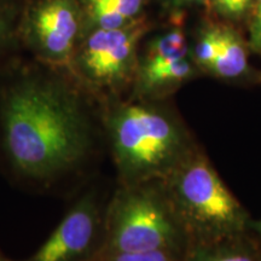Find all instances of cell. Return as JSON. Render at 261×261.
Segmentation results:
<instances>
[{
    "label": "cell",
    "instance_id": "2",
    "mask_svg": "<svg viewBox=\"0 0 261 261\" xmlns=\"http://www.w3.org/2000/svg\"><path fill=\"white\" fill-rule=\"evenodd\" d=\"M163 100L103 99L100 125L120 184L166 180L198 148L181 117Z\"/></svg>",
    "mask_w": 261,
    "mask_h": 261
},
{
    "label": "cell",
    "instance_id": "1",
    "mask_svg": "<svg viewBox=\"0 0 261 261\" xmlns=\"http://www.w3.org/2000/svg\"><path fill=\"white\" fill-rule=\"evenodd\" d=\"M40 65L16 71L0 89V160L19 181L50 188L86 167L97 126L68 70Z\"/></svg>",
    "mask_w": 261,
    "mask_h": 261
},
{
    "label": "cell",
    "instance_id": "18",
    "mask_svg": "<svg viewBox=\"0 0 261 261\" xmlns=\"http://www.w3.org/2000/svg\"><path fill=\"white\" fill-rule=\"evenodd\" d=\"M168 4L174 9L187 8V6L194 5H205L210 4V0H167Z\"/></svg>",
    "mask_w": 261,
    "mask_h": 261
},
{
    "label": "cell",
    "instance_id": "3",
    "mask_svg": "<svg viewBox=\"0 0 261 261\" xmlns=\"http://www.w3.org/2000/svg\"><path fill=\"white\" fill-rule=\"evenodd\" d=\"M191 240L163 181L120 184L104 211L102 252L187 253Z\"/></svg>",
    "mask_w": 261,
    "mask_h": 261
},
{
    "label": "cell",
    "instance_id": "5",
    "mask_svg": "<svg viewBox=\"0 0 261 261\" xmlns=\"http://www.w3.org/2000/svg\"><path fill=\"white\" fill-rule=\"evenodd\" d=\"M149 32L144 17L115 29H93L81 35L65 69L87 93L119 97L132 87L140 45Z\"/></svg>",
    "mask_w": 261,
    "mask_h": 261
},
{
    "label": "cell",
    "instance_id": "13",
    "mask_svg": "<svg viewBox=\"0 0 261 261\" xmlns=\"http://www.w3.org/2000/svg\"><path fill=\"white\" fill-rule=\"evenodd\" d=\"M223 25H208L201 29L194 47L190 50L191 57L200 70L210 71L220 50Z\"/></svg>",
    "mask_w": 261,
    "mask_h": 261
},
{
    "label": "cell",
    "instance_id": "8",
    "mask_svg": "<svg viewBox=\"0 0 261 261\" xmlns=\"http://www.w3.org/2000/svg\"><path fill=\"white\" fill-rule=\"evenodd\" d=\"M200 70L191 55L180 60L152 62H138L135 80L132 84L130 98L149 100H162L174 92L178 87L195 76Z\"/></svg>",
    "mask_w": 261,
    "mask_h": 261
},
{
    "label": "cell",
    "instance_id": "16",
    "mask_svg": "<svg viewBox=\"0 0 261 261\" xmlns=\"http://www.w3.org/2000/svg\"><path fill=\"white\" fill-rule=\"evenodd\" d=\"M15 37V22L11 9L0 0V57L8 50Z\"/></svg>",
    "mask_w": 261,
    "mask_h": 261
},
{
    "label": "cell",
    "instance_id": "7",
    "mask_svg": "<svg viewBox=\"0 0 261 261\" xmlns=\"http://www.w3.org/2000/svg\"><path fill=\"white\" fill-rule=\"evenodd\" d=\"M104 211L97 192L86 191L37 252L21 261H93L103 248Z\"/></svg>",
    "mask_w": 261,
    "mask_h": 261
},
{
    "label": "cell",
    "instance_id": "15",
    "mask_svg": "<svg viewBox=\"0 0 261 261\" xmlns=\"http://www.w3.org/2000/svg\"><path fill=\"white\" fill-rule=\"evenodd\" d=\"M254 0H210V4L223 17L231 21H240L247 17Z\"/></svg>",
    "mask_w": 261,
    "mask_h": 261
},
{
    "label": "cell",
    "instance_id": "9",
    "mask_svg": "<svg viewBox=\"0 0 261 261\" xmlns=\"http://www.w3.org/2000/svg\"><path fill=\"white\" fill-rule=\"evenodd\" d=\"M184 261H261V243L252 231L223 240L191 243Z\"/></svg>",
    "mask_w": 261,
    "mask_h": 261
},
{
    "label": "cell",
    "instance_id": "17",
    "mask_svg": "<svg viewBox=\"0 0 261 261\" xmlns=\"http://www.w3.org/2000/svg\"><path fill=\"white\" fill-rule=\"evenodd\" d=\"M248 46L249 50L261 55V0H254L249 12Z\"/></svg>",
    "mask_w": 261,
    "mask_h": 261
},
{
    "label": "cell",
    "instance_id": "4",
    "mask_svg": "<svg viewBox=\"0 0 261 261\" xmlns=\"http://www.w3.org/2000/svg\"><path fill=\"white\" fill-rule=\"evenodd\" d=\"M191 243L249 232L252 219L200 148L163 180Z\"/></svg>",
    "mask_w": 261,
    "mask_h": 261
},
{
    "label": "cell",
    "instance_id": "19",
    "mask_svg": "<svg viewBox=\"0 0 261 261\" xmlns=\"http://www.w3.org/2000/svg\"><path fill=\"white\" fill-rule=\"evenodd\" d=\"M250 230L252 232L255 234V237L259 240V242L261 243V220L259 221H252V226H250Z\"/></svg>",
    "mask_w": 261,
    "mask_h": 261
},
{
    "label": "cell",
    "instance_id": "20",
    "mask_svg": "<svg viewBox=\"0 0 261 261\" xmlns=\"http://www.w3.org/2000/svg\"><path fill=\"white\" fill-rule=\"evenodd\" d=\"M0 261H16V260H12V259H10V257L6 256L5 254L2 252V249H0Z\"/></svg>",
    "mask_w": 261,
    "mask_h": 261
},
{
    "label": "cell",
    "instance_id": "6",
    "mask_svg": "<svg viewBox=\"0 0 261 261\" xmlns=\"http://www.w3.org/2000/svg\"><path fill=\"white\" fill-rule=\"evenodd\" d=\"M83 29L79 0H34L22 15L17 34L38 63L65 69Z\"/></svg>",
    "mask_w": 261,
    "mask_h": 261
},
{
    "label": "cell",
    "instance_id": "10",
    "mask_svg": "<svg viewBox=\"0 0 261 261\" xmlns=\"http://www.w3.org/2000/svg\"><path fill=\"white\" fill-rule=\"evenodd\" d=\"M85 32L121 28L142 18L146 0H79Z\"/></svg>",
    "mask_w": 261,
    "mask_h": 261
},
{
    "label": "cell",
    "instance_id": "12",
    "mask_svg": "<svg viewBox=\"0 0 261 261\" xmlns=\"http://www.w3.org/2000/svg\"><path fill=\"white\" fill-rule=\"evenodd\" d=\"M190 46L180 23L162 29L140 45L138 62H166L190 56Z\"/></svg>",
    "mask_w": 261,
    "mask_h": 261
},
{
    "label": "cell",
    "instance_id": "14",
    "mask_svg": "<svg viewBox=\"0 0 261 261\" xmlns=\"http://www.w3.org/2000/svg\"><path fill=\"white\" fill-rule=\"evenodd\" d=\"M184 257L185 253L154 250V252L99 254L93 261H184Z\"/></svg>",
    "mask_w": 261,
    "mask_h": 261
},
{
    "label": "cell",
    "instance_id": "11",
    "mask_svg": "<svg viewBox=\"0 0 261 261\" xmlns=\"http://www.w3.org/2000/svg\"><path fill=\"white\" fill-rule=\"evenodd\" d=\"M248 42L228 25H223L220 50L208 73L225 80H237L249 73Z\"/></svg>",
    "mask_w": 261,
    "mask_h": 261
}]
</instances>
